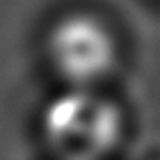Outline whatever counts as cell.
Segmentation results:
<instances>
[{
    "label": "cell",
    "instance_id": "cell-1",
    "mask_svg": "<svg viewBox=\"0 0 160 160\" xmlns=\"http://www.w3.org/2000/svg\"><path fill=\"white\" fill-rule=\"evenodd\" d=\"M43 55L67 89H98L121 67V39L98 12L71 9L46 30Z\"/></svg>",
    "mask_w": 160,
    "mask_h": 160
},
{
    "label": "cell",
    "instance_id": "cell-2",
    "mask_svg": "<svg viewBox=\"0 0 160 160\" xmlns=\"http://www.w3.org/2000/svg\"><path fill=\"white\" fill-rule=\"evenodd\" d=\"M41 133L57 160H108L123 142L126 117L101 89H67L48 103Z\"/></svg>",
    "mask_w": 160,
    "mask_h": 160
}]
</instances>
